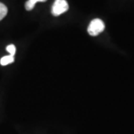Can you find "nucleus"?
Here are the masks:
<instances>
[{
  "label": "nucleus",
  "mask_w": 134,
  "mask_h": 134,
  "mask_svg": "<svg viewBox=\"0 0 134 134\" xmlns=\"http://www.w3.org/2000/svg\"><path fill=\"white\" fill-rule=\"evenodd\" d=\"M105 29V25L100 19H94L90 22L88 27V33L91 36H97Z\"/></svg>",
  "instance_id": "1"
},
{
  "label": "nucleus",
  "mask_w": 134,
  "mask_h": 134,
  "mask_svg": "<svg viewBox=\"0 0 134 134\" xmlns=\"http://www.w3.org/2000/svg\"><path fill=\"white\" fill-rule=\"evenodd\" d=\"M69 9V5L66 0H55L52 8V14L57 16L65 13Z\"/></svg>",
  "instance_id": "2"
},
{
  "label": "nucleus",
  "mask_w": 134,
  "mask_h": 134,
  "mask_svg": "<svg viewBox=\"0 0 134 134\" xmlns=\"http://www.w3.org/2000/svg\"><path fill=\"white\" fill-rule=\"evenodd\" d=\"M14 62V56H12L10 54L8 56H5L2 58H1L0 60V64L2 66H6Z\"/></svg>",
  "instance_id": "3"
},
{
  "label": "nucleus",
  "mask_w": 134,
  "mask_h": 134,
  "mask_svg": "<svg viewBox=\"0 0 134 134\" xmlns=\"http://www.w3.org/2000/svg\"><path fill=\"white\" fill-rule=\"evenodd\" d=\"M47 0H28L25 3V9L27 10H31L34 9L36 3L37 2H44Z\"/></svg>",
  "instance_id": "4"
},
{
  "label": "nucleus",
  "mask_w": 134,
  "mask_h": 134,
  "mask_svg": "<svg viewBox=\"0 0 134 134\" xmlns=\"http://www.w3.org/2000/svg\"><path fill=\"white\" fill-rule=\"evenodd\" d=\"M8 14V8L3 3L0 2V21Z\"/></svg>",
  "instance_id": "5"
},
{
  "label": "nucleus",
  "mask_w": 134,
  "mask_h": 134,
  "mask_svg": "<svg viewBox=\"0 0 134 134\" xmlns=\"http://www.w3.org/2000/svg\"><path fill=\"white\" fill-rule=\"evenodd\" d=\"M6 50L10 53V55L12 56H14L15 53H16V47H15L14 45L11 44V45H9L6 47Z\"/></svg>",
  "instance_id": "6"
}]
</instances>
